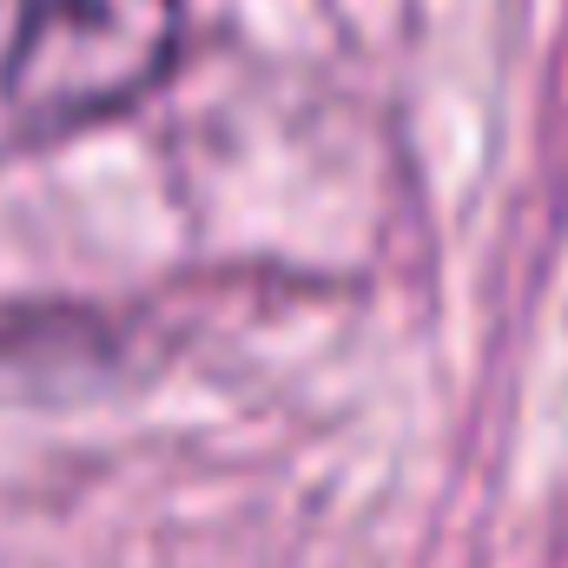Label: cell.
Returning <instances> with one entry per match:
<instances>
[{"label":"cell","instance_id":"obj_1","mask_svg":"<svg viewBox=\"0 0 568 568\" xmlns=\"http://www.w3.org/2000/svg\"><path fill=\"white\" fill-rule=\"evenodd\" d=\"M179 27V0H0V152L126 113L165 80Z\"/></svg>","mask_w":568,"mask_h":568}]
</instances>
